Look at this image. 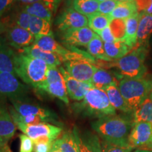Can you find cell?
Here are the masks:
<instances>
[{"mask_svg":"<svg viewBox=\"0 0 152 152\" xmlns=\"http://www.w3.org/2000/svg\"><path fill=\"white\" fill-rule=\"evenodd\" d=\"M137 14H138V11L134 1H123V2H118L117 7L109 15V16L111 20L113 19L125 20Z\"/></svg>","mask_w":152,"mask_h":152,"instance_id":"cell-27","label":"cell"},{"mask_svg":"<svg viewBox=\"0 0 152 152\" xmlns=\"http://www.w3.org/2000/svg\"><path fill=\"white\" fill-rule=\"evenodd\" d=\"M19 52L31 57H34V58H39V59L46 62L49 66L57 67V66H60L63 62L62 58L58 54L44 51L42 49L33 46V45L31 46L20 49Z\"/></svg>","mask_w":152,"mask_h":152,"instance_id":"cell-19","label":"cell"},{"mask_svg":"<svg viewBox=\"0 0 152 152\" xmlns=\"http://www.w3.org/2000/svg\"><path fill=\"white\" fill-rule=\"evenodd\" d=\"M137 30V43L136 47L147 45L152 33V14L140 13Z\"/></svg>","mask_w":152,"mask_h":152,"instance_id":"cell-21","label":"cell"},{"mask_svg":"<svg viewBox=\"0 0 152 152\" xmlns=\"http://www.w3.org/2000/svg\"><path fill=\"white\" fill-rule=\"evenodd\" d=\"M54 143L37 142L34 144V152H50Z\"/></svg>","mask_w":152,"mask_h":152,"instance_id":"cell-40","label":"cell"},{"mask_svg":"<svg viewBox=\"0 0 152 152\" xmlns=\"http://www.w3.org/2000/svg\"><path fill=\"white\" fill-rule=\"evenodd\" d=\"M16 75L26 84L37 90L46 79L49 66L44 61L19 52L15 57Z\"/></svg>","mask_w":152,"mask_h":152,"instance_id":"cell-3","label":"cell"},{"mask_svg":"<svg viewBox=\"0 0 152 152\" xmlns=\"http://www.w3.org/2000/svg\"><path fill=\"white\" fill-rule=\"evenodd\" d=\"M74 111L87 116L100 118L115 115V109L111 105L106 92L103 90L92 87L85 98L73 106Z\"/></svg>","mask_w":152,"mask_h":152,"instance_id":"cell-2","label":"cell"},{"mask_svg":"<svg viewBox=\"0 0 152 152\" xmlns=\"http://www.w3.org/2000/svg\"><path fill=\"white\" fill-rule=\"evenodd\" d=\"M20 138V150L19 152H33L34 142L31 138L25 134L19 135Z\"/></svg>","mask_w":152,"mask_h":152,"instance_id":"cell-37","label":"cell"},{"mask_svg":"<svg viewBox=\"0 0 152 152\" xmlns=\"http://www.w3.org/2000/svg\"><path fill=\"white\" fill-rule=\"evenodd\" d=\"M50 152H61V151L60 150L54 145V144H53L52 149V150H51Z\"/></svg>","mask_w":152,"mask_h":152,"instance_id":"cell-47","label":"cell"},{"mask_svg":"<svg viewBox=\"0 0 152 152\" xmlns=\"http://www.w3.org/2000/svg\"><path fill=\"white\" fill-rule=\"evenodd\" d=\"M137 152H152V151L147 149H137Z\"/></svg>","mask_w":152,"mask_h":152,"instance_id":"cell-50","label":"cell"},{"mask_svg":"<svg viewBox=\"0 0 152 152\" xmlns=\"http://www.w3.org/2000/svg\"><path fill=\"white\" fill-rule=\"evenodd\" d=\"M15 57L16 53L7 46L4 39H1L0 41V73L16 75Z\"/></svg>","mask_w":152,"mask_h":152,"instance_id":"cell-20","label":"cell"},{"mask_svg":"<svg viewBox=\"0 0 152 152\" xmlns=\"http://www.w3.org/2000/svg\"><path fill=\"white\" fill-rule=\"evenodd\" d=\"M117 76L123 77L120 74L113 75L111 72L107 71L105 69L97 68L96 71L93 75L91 83L95 88L104 90L106 87L110 85L113 84V83L117 84Z\"/></svg>","mask_w":152,"mask_h":152,"instance_id":"cell-22","label":"cell"},{"mask_svg":"<svg viewBox=\"0 0 152 152\" xmlns=\"http://www.w3.org/2000/svg\"><path fill=\"white\" fill-rule=\"evenodd\" d=\"M11 102L15 111L20 115H35L42 118L47 123H53L59 127L61 125L58 121L56 114L51 110L41 107L37 104L26 102L22 99H13L11 100Z\"/></svg>","mask_w":152,"mask_h":152,"instance_id":"cell-7","label":"cell"},{"mask_svg":"<svg viewBox=\"0 0 152 152\" xmlns=\"http://www.w3.org/2000/svg\"><path fill=\"white\" fill-rule=\"evenodd\" d=\"M147 53V45L136 47L123 58L108 62L105 65L109 68H117L123 77L143 78L147 71L144 64Z\"/></svg>","mask_w":152,"mask_h":152,"instance_id":"cell-4","label":"cell"},{"mask_svg":"<svg viewBox=\"0 0 152 152\" xmlns=\"http://www.w3.org/2000/svg\"><path fill=\"white\" fill-rule=\"evenodd\" d=\"M5 29H6V26H5V23L4 22L2 21V20L0 19V41L2 39V36L3 33H5Z\"/></svg>","mask_w":152,"mask_h":152,"instance_id":"cell-43","label":"cell"},{"mask_svg":"<svg viewBox=\"0 0 152 152\" xmlns=\"http://www.w3.org/2000/svg\"><path fill=\"white\" fill-rule=\"evenodd\" d=\"M104 43L99 36L96 33L94 37L87 46V52L95 59L104 61L106 62L113 61L106 55L104 50Z\"/></svg>","mask_w":152,"mask_h":152,"instance_id":"cell-29","label":"cell"},{"mask_svg":"<svg viewBox=\"0 0 152 152\" xmlns=\"http://www.w3.org/2000/svg\"><path fill=\"white\" fill-rule=\"evenodd\" d=\"M72 133L78 152H102L98 134L90 131L82 132L77 127H74Z\"/></svg>","mask_w":152,"mask_h":152,"instance_id":"cell-12","label":"cell"},{"mask_svg":"<svg viewBox=\"0 0 152 152\" xmlns=\"http://www.w3.org/2000/svg\"><path fill=\"white\" fill-rule=\"evenodd\" d=\"M133 124L134 122L130 120L115 114L100 118L92 122L91 126L104 141L120 147H130L128 137Z\"/></svg>","mask_w":152,"mask_h":152,"instance_id":"cell-1","label":"cell"},{"mask_svg":"<svg viewBox=\"0 0 152 152\" xmlns=\"http://www.w3.org/2000/svg\"><path fill=\"white\" fill-rule=\"evenodd\" d=\"M59 70L65 79L68 95L71 99L80 102L85 98L88 91L94 87L92 83L80 82L73 78L63 67H60Z\"/></svg>","mask_w":152,"mask_h":152,"instance_id":"cell-17","label":"cell"},{"mask_svg":"<svg viewBox=\"0 0 152 152\" xmlns=\"http://www.w3.org/2000/svg\"><path fill=\"white\" fill-rule=\"evenodd\" d=\"M16 126L11 114L3 106H0V144H7L14 137Z\"/></svg>","mask_w":152,"mask_h":152,"instance_id":"cell-18","label":"cell"},{"mask_svg":"<svg viewBox=\"0 0 152 152\" xmlns=\"http://www.w3.org/2000/svg\"><path fill=\"white\" fill-rule=\"evenodd\" d=\"M102 152H132V148L123 147L115 145L109 142L101 140Z\"/></svg>","mask_w":152,"mask_h":152,"instance_id":"cell-36","label":"cell"},{"mask_svg":"<svg viewBox=\"0 0 152 152\" xmlns=\"http://www.w3.org/2000/svg\"><path fill=\"white\" fill-rule=\"evenodd\" d=\"M61 0H33V3L35 2H42L46 4L47 5L51 6L55 10L57 9ZM32 3V4H33Z\"/></svg>","mask_w":152,"mask_h":152,"instance_id":"cell-42","label":"cell"},{"mask_svg":"<svg viewBox=\"0 0 152 152\" xmlns=\"http://www.w3.org/2000/svg\"><path fill=\"white\" fill-rule=\"evenodd\" d=\"M118 2H123V1H134V0H116Z\"/></svg>","mask_w":152,"mask_h":152,"instance_id":"cell-51","label":"cell"},{"mask_svg":"<svg viewBox=\"0 0 152 152\" xmlns=\"http://www.w3.org/2000/svg\"><path fill=\"white\" fill-rule=\"evenodd\" d=\"M96 61L88 58H76L64 62L65 70L73 78L80 82L90 83L97 67L94 66Z\"/></svg>","mask_w":152,"mask_h":152,"instance_id":"cell-8","label":"cell"},{"mask_svg":"<svg viewBox=\"0 0 152 152\" xmlns=\"http://www.w3.org/2000/svg\"><path fill=\"white\" fill-rule=\"evenodd\" d=\"M109 27L115 40H123L125 35V20L113 19L110 23Z\"/></svg>","mask_w":152,"mask_h":152,"instance_id":"cell-34","label":"cell"},{"mask_svg":"<svg viewBox=\"0 0 152 152\" xmlns=\"http://www.w3.org/2000/svg\"><path fill=\"white\" fill-rule=\"evenodd\" d=\"M149 98L151 99L152 100V77H151V80H150V91H149Z\"/></svg>","mask_w":152,"mask_h":152,"instance_id":"cell-45","label":"cell"},{"mask_svg":"<svg viewBox=\"0 0 152 152\" xmlns=\"http://www.w3.org/2000/svg\"><path fill=\"white\" fill-rule=\"evenodd\" d=\"M145 13H147V14H152V1H151V6H150V7L148 9V10L146 11Z\"/></svg>","mask_w":152,"mask_h":152,"instance_id":"cell-49","label":"cell"},{"mask_svg":"<svg viewBox=\"0 0 152 152\" xmlns=\"http://www.w3.org/2000/svg\"><path fill=\"white\" fill-rule=\"evenodd\" d=\"M152 138V124L147 122H134L129 134L128 144L133 149L142 148L149 144Z\"/></svg>","mask_w":152,"mask_h":152,"instance_id":"cell-13","label":"cell"},{"mask_svg":"<svg viewBox=\"0 0 152 152\" xmlns=\"http://www.w3.org/2000/svg\"><path fill=\"white\" fill-rule=\"evenodd\" d=\"M15 0H0V18L11 8Z\"/></svg>","mask_w":152,"mask_h":152,"instance_id":"cell-41","label":"cell"},{"mask_svg":"<svg viewBox=\"0 0 152 152\" xmlns=\"http://www.w3.org/2000/svg\"><path fill=\"white\" fill-rule=\"evenodd\" d=\"M37 90L46 92L61 100L66 104H69L65 79L57 67L49 66L46 79L39 85Z\"/></svg>","mask_w":152,"mask_h":152,"instance_id":"cell-6","label":"cell"},{"mask_svg":"<svg viewBox=\"0 0 152 152\" xmlns=\"http://www.w3.org/2000/svg\"><path fill=\"white\" fill-rule=\"evenodd\" d=\"M104 91L107 94L110 102L115 109H118L124 113H132L120 92L118 84L113 83L109 85L106 87Z\"/></svg>","mask_w":152,"mask_h":152,"instance_id":"cell-24","label":"cell"},{"mask_svg":"<svg viewBox=\"0 0 152 152\" xmlns=\"http://www.w3.org/2000/svg\"><path fill=\"white\" fill-rule=\"evenodd\" d=\"M30 18H31V15H30L24 10H22L15 15L14 20H12L11 22L18 26L19 27L28 30Z\"/></svg>","mask_w":152,"mask_h":152,"instance_id":"cell-35","label":"cell"},{"mask_svg":"<svg viewBox=\"0 0 152 152\" xmlns=\"http://www.w3.org/2000/svg\"><path fill=\"white\" fill-rule=\"evenodd\" d=\"M97 35L99 36V37L102 38V39L103 42H112L115 41V37H113V34H112V32L111 30V28H110L109 26L106 28H104V30H101V31L98 32Z\"/></svg>","mask_w":152,"mask_h":152,"instance_id":"cell-39","label":"cell"},{"mask_svg":"<svg viewBox=\"0 0 152 152\" xmlns=\"http://www.w3.org/2000/svg\"><path fill=\"white\" fill-rule=\"evenodd\" d=\"M28 30L35 37L40 35H53L52 22L33 16H31L30 18Z\"/></svg>","mask_w":152,"mask_h":152,"instance_id":"cell-28","label":"cell"},{"mask_svg":"<svg viewBox=\"0 0 152 152\" xmlns=\"http://www.w3.org/2000/svg\"><path fill=\"white\" fill-rule=\"evenodd\" d=\"M20 1H22L23 3L26 4H30L33 3V0H20Z\"/></svg>","mask_w":152,"mask_h":152,"instance_id":"cell-48","label":"cell"},{"mask_svg":"<svg viewBox=\"0 0 152 152\" xmlns=\"http://www.w3.org/2000/svg\"><path fill=\"white\" fill-rule=\"evenodd\" d=\"M56 24L58 29L62 31L72 28H84L88 26V18L73 8H67L58 16Z\"/></svg>","mask_w":152,"mask_h":152,"instance_id":"cell-15","label":"cell"},{"mask_svg":"<svg viewBox=\"0 0 152 152\" xmlns=\"http://www.w3.org/2000/svg\"><path fill=\"white\" fill-rule=\"evenodd\" d=\"M144 149L151 150V151H152V138H151V141H150V142L149 143V144H148L147 147H145V149Z\"/></svg>","mask_w":152,"mask_h":152,"instance_id":"cell-46","label":"cell"},{"mask_svg":"<svg viewBox=\"0 0 152 152\" xmlns=\"http://www.w3.org/2000/svg\"><path fill=\"white\" fill-rule=\"evenodd\" d=\"M99 4L96 0H73V8L87 17L98 12Z\"/></svg>","mask_w":152,"mask_h":152,"instance_id":"cell-32","label":"cell"},{"mask_svg":"<svg viewBox=\"0 0 152 152\" xmlns=\"http://www.w3.org/2000/svg\"><path fill=\"white\" fill-rule=\"evenodd\" d=\"M96 33L89 27L72 28L63 31L62 40L69 46H87Z\"/></svg>","mask_w":152,"mask_h":152,"instance_id":"cell-16","label":"cell"},{"mask_svg":"<svg viewBox=\"0 0 152 152\" xmlns=\"http://www.w3.org/2000/svg\"><path fill=\"white\" fill-rule=\"evenodd\" d=\"M5 42L7 45L15 49H22L31 46L35 41V37L28 30L19 27L14 23H4Z\"/></svg>","mask_w":152,"mask_h":152,"instance_id":"cell-9","label":"cell"},{"mask_svg":"<svg viewBox=\"0 0 152 152\" xmlns=\"http://www.w3.org/2000/svg\"><path fill=\"white\" fill-rule=\"evenodd\" d=\"M23 10L26 11L31 16L45 19L49 22H52L53 12L56 11L51 6L42 2H35L30 4H26Z\"/></svg>","mask_w":152,"mask_h":152,"instance_id":"cell-25","label":"cell"},{"mask_svg":"<svg viewBox=\"0 0 152 152\" xmlns=\"http://www.w3.org/2000/svg\"><path fill=\"white\" fill-rule=\"evenodd\" d=\"M96 1H98V2H103V1H107V0H96Z\"/></svg>","mask_w":152,"mask_h":152,"instance_id":"cell-52","label":"cell"},{"mask_svg":"<svg viewBox=\"0 0 152 152\" xmlns=\"http://www.w3.org/2000/svg\"><path fill=\"white\" fill-rule=\"evenodd\" d=\"M133 122H147L152 124V100L148 97L133 112Z\"/></svg>","mask_w":152,"mask_h":152,"instance_id":"cell-30","label":"cell"},{"mask_svg":"<svg viewBox=\"0 0 152 152\" xmlns=\"http://www.w3.org/2000/svg\"><path fill=\"white\" fill-rule=\"evenodd\" d=\"M139 19H140L139 14L125 19V35L123 41L130 49L135 47L137 43Z\"/></svg>","mask_w":152,"mask_h":152,"instance_id":"cell-23","label":"cell"},{"mask_svg":"<svg viewBox=\"0 0 152 152\" xmlns=\"http://www.w3.org/2000/svg\"><path fill=\"white\" fill-rule=\"evenodd\" d=\"M54 144L61 152H78L72 131H66L55 140Z\"/></svg>","mask_w":152,"mask_h":152,"instance_id":"cell-31","label":"cell"},{"mask_svg":"<svg viewBox=\"0 0 152 152\" xmlns=\"http://www.w3.org/2000/svg\"><path fill=\"white\" fill-rule=\"evenodd\" d=\"M0 152H11L10 147L7 144H0Z\"/></svg>","mask_w":152,"mask_h":152,"instance_id":"cell-44","label":"cell"},{"mask_svg":"<svg viewBox=\"0 0 152 152\" xmlns=\"http://www.w3.org/2000/svg\"><path fill=\"white\" fill-rule=\"evenodd\" d=\"M118 1L116 0H107L100 2L99 4L98 12L104 15H110L117 7Z\"/></svg>","mask_w":152,"mask_h":152,"instance_id":"cell-38","label":"cell"},{"mask_svg":"<svg viewBox=\"0 0 152 152\" xmlns=\"http://www.w3.org/2000/svg\"><path fill=\"white\" fill-rule=\"evenodd\" d=\"M104 50L107 56L112 61L118 60L130 52L131 49L123 40L105 42Z\"/></svg>","mask_w":152,"mask_h":152,"instance_id":"cell-26","label":"cell"},{"mask_svg":"<svg viewBox=\"0 0 152 152\" xmlns=\"http://www.w3.org/2000/svg\"><path fill=\"white\" fill-rule=\"evenodd\" d=\"M88 26L95 33L104 30L109 26L111 21V18L109 15H104L99 12L96 13L88 17Z\"/></svg>","mask_w":152,"mask_h":152,"instance_id":"cell-33","label":"cell"},{"mask_svg":"<svg viewBox=\"0 0 152 152\" xmlns=\"http://www.w3.org/2000/svg\"><path fill=\"white\" fill-rule=\"evenodd\" d=\"M137 150H136V151H132V152H137Z\"/></svg>","mask_w":152,"mask_h":152,"instance_id":"cell-53","label":"cell"},{"mask_svg":"<svg viewBox=\"0 0 152 152\" xmlns=\"http://www.w3.org/2000/svg\"><path fill=\"white\" fill-rule=\"evenodd\" d=\"M27 87L20 83L16 75L0 73V97H8L10 100L22 99L26 94Z\"/></svg>","mask_w":152,"mask_h":152,"instance_id":"cell-11","label":"cell"},{"mask_svg":"<svg viewBox=\"0 0 152 152\" xmlns=\"http://www.w3.org/2000/svg\"><path fill=\"white\" fill-rule=\"evenodd\" d=\"M33 45L44 51L58 54L61 57L64 62L71 59L75 54L73 50H68L57 42L53 35L36 36Z\"/></svg>","mask_w":152,"mask_h":152,"instance_id":"cell-14","label":"cell"},{"mask_svg":"<svg viewBox=\"0 0 152 152\" xmlns=\"http://www.w3.org/2000/svg\"><path fill=\"white\" fill-rule=\"evenodd\" d=\"M118 87L127 105L134 112L147 99L150 91V80L143 78L123 77Z\"/></svg>","mask_w":152,"mask_h":152,"instance_id":"cell-5","label":"cell"},{"mask_svg":"<svg viewBox=\"0 0 152 152\" xmlns=\"http://www.w3.org/2000/svg\"><path fill=\"white\" fill-rule=\"evenodd\" d=\"M15 125L23 133L35 142L40 137H49L56 140L62 132V128L56 125L44 123L37 125H26L21 123H15Z\"/></svg>","mask_w":152,"mask_h":152,"instance_id":"cell-10","label":"cell"}]
</instances>
